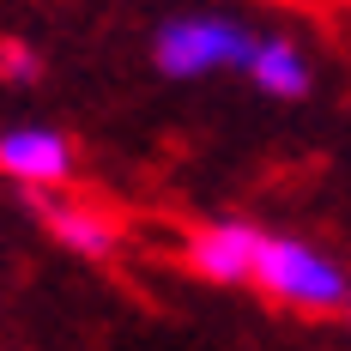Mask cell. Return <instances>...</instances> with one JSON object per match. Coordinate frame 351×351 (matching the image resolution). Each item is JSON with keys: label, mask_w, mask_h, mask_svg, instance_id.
Masks as SVG:
<instances>
[{"label": "cell", "mask_w": 351, "mask_h": 351, "mask_svg": "<svg viewBox=\"0 0 351 351\" xmlns=\"http://www.w3.org/2000/svg\"><path fill=\"white\" fill-rule=\"evenodd\" d=\"M254 285L267 297H279L291 309H339L351 303V279L346 267L321 248L297 243V237H267L261 243V267H254Z\"/></svg>", "instance_id": "6da1fadb"}, {"label": "cell", "mask_w": 351, "mask_h": 351, "mask_svg": "<svg viewBox=\"0 0 351 351\" xmlns=\"http://www.w3.org/2000/svg\"><path fill=\"white\" fill-rule=\"evenodd\" d=\"M254 43L261 36H248L230 19H170L158 31V43H152V55H158V67L170 79H200L212 67H248Z\"/></svg>", "instance_id": "7a4b0ae2"}, {"label": "cell", "mask_w": 351, "mask_h": 351, "mask_svg": "<svg viewBox=\"0 0 351 351\" xmlns=\"http://www.w3.org/2000/svg\"><path fill=\"white\" fill-rule=\"evenodd\" d=\"M261 230L243 224V218H224V224H206V230H194V243H188V261H194V273L212 285H243L254 279V267H261Z\"/></svg>", "instance_id": "3957f363"}, {"label": "cell", "mask_w": 351, "mask_h": 351, "mask_svg": "<svg viewBox=\"0 0 351 351\" xmlns=\"http://www.w3.org/2000/svg\"><path fill=\"white\" fill-rule=\"evenodd\" d=\"M0 170L31 188H49V182H67L73 152L55 128H12V134H0Z\"/></svg>", "instance_id": "277c9868"}, {"label": "cell", "mask_w": 351, "mask_h": 351, "mask_svg": "<svg viewBox=\"0 0 351 351\" xmlns=\"http://www.w3.org/2000/svg\"><path fill=\"white\" fill-rule=\"evenodd\" d=\"M248 79H254L261 91H273V97H303V91H309V61H303L297 43L261 36V43H254V61H248Z\"/></svg>", "instance_id": "5b68a950"}, {"label": "cell", "mask_w": 351, "mask_h": 351, "mask_svg": "<svg viewBox=\"0 0 351 351\" xmlns=\"http://www.w3.org/2000/svg\"><path fill=\"white\" fill-rule=\"evenodd\" d=\"M49 224H55V237L67 248H79V254H109V248H115L109 218H97V212H85V206H49Z\"/></svg>", "instance_id": "8992f818"}, {"label": "cell", "mask_w": 351, "mask_h": 351, "mask_svg": "<svg viewBox=\"0 0 351 351\" xmlns=\"http://www.w3.org/2000/svg\"><path fill=\"white\" fill-rule=\"evenodd\" d=\"M0 73H6V79H31L36 55H31V49H0Z\"/></svg>", "instance_id": "52a82bcc"}]
</instances>
